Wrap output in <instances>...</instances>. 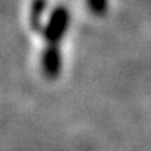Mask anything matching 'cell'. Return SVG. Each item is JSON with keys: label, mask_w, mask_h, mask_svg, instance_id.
Masks as SVG:
<instances>
[{"label": "cell", "mask_w": 151, "mask_h": 151, "mask_svg": "<svg viewBox=\"0 0 151 151\" xmlns=\"http://www.w3.org/2000/svg\"><path fill=\"white\" fill-rule=\"evenodd\" d=\"M67 20H69V14L63 7H59L58 10H55L50 22L45 29V37L49 41L50 46H58V41L62 38L67 27Z\"/></svg>", "instance_id": "6da1fadb"}, {"label": "cell", "mask_w": 151, "mask_h": 151, "mask_svg": "<svg viewBox=\"0 0 151 151\" xmlns=\"http://www.w3.org/2000/svg\"><path fill=\"white\" fill-rule=\"evenodd\" d=\"M43 65L46 69V73L49 76H55L59 73L60 69V58H59V52L56 46H50L45 53V59H43Z\"/></svg>", "instance_id": "7a4b0ae2"}, {"label": "cell", "mask_w": 151, "mask_h": 151, "mask_svg": "<svg viewBox=\"0 0 151 151\" xmlns=\"http://www.w3.org/2000/svg\"><path fill=\"white\" fill-rule=\"evenodd\" d=\"M46 6V1L45 0H35L32 4V17H31V21H32V27L38 28V24H39V17L42 14V10Z\"/></svg>", "instance_id": "3957f363"}, {"label": "cell", "mask_w": 151, "mask_h": 151, "mask_svg": "<svg viewBox=\"0 0 151 151\" xmlns=\"http://www.w3.org/2000/svg\"><path fill=\"white\" fill-rule=\"evenodd\" d=\"M88 4L95 13H104L106 7V0H88Z\"/></svg>", "instance_id": "277c9868"}]
</instances>
